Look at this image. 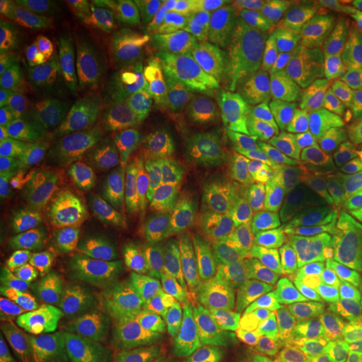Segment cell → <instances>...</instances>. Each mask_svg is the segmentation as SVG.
I'll return each mask as SVG.
<instances>
[{
  "mask_svg": "<svg viewBox=\"0 0 362 362\" xmlns=\"http://www.w3.org/2000/svg\"><path fill=\"white\" fill-rule=\"evenodd\" d=\"M189 166L202 223L232 226L250 214L265 178L264 146L235 107L211 94L189 101Z\"/></svg>",
  "mask_w": 362,
  "mask_h": 362,
  "instance_id": "cell-1",
  "label": "cell"
},
{
  "mask_svg": "<svg viewBox=\"0 0 362 362\" xmlns=\"http://www.w3.org/2000/svg\"><path fill=\"white\" fill-rule=\"evenodd\" d=\"M260 270L255 240L242 230L225 228L181 262L160 302L131 330L128 341L144 346L230 319Z\"/></svg>",
  "mask_w": 362,
  "mask_h": 362,
  "instance_id": "cell-2",
  "label": "cell"
},
{
  "mask_svg": "<svg viewBox=\"0 0 362 362\" xmlns=\"http://www.w3.org/2000/svg\"><path fill=\"white\" fill-rule=\"evenodd\" d=\"M66 194L79 223L112 247L153 245L173 228L158 192L144 129L107 161L72 168Z\"/></svg>",
  "mask_w": 362,
  "mask_h": 362,
  "instance_id": "cell-3",
  "label": "cell"
},
{
  "mask_svg": "<svg viewBox=\"0 0 362 362\" xmlns=\"http://www.w3.org/2000/svg\"><path fill=\"white\" fill-rule=\"evenodd\" d=\"M362 220V192L354 153L302 166L272 197L262 223L272 255L314 248Z\"/></svg>",
  "mask_w": 362,
  "mask_h": 362,
  "instance_id": "cell-4",
  "label": "cell"
},
{
  "mask_svg": "<svg viewBox=\"0 0 362 362\" xmlns=\"http://www.w3.org/2000/svg\"><path fill=\"white\" fill-rule=\"evenodd\" d=\"M279 115L285 151L298 168L354 153L362 84L305 71L284 83Z\"/></svg>",
  "mask_w": 362,
  "mask_h": 362,
  "instance_id": "cell-5",
  "label": "cell"
},
{
  "mask_svg": "<svg viewBox=\"0 0 362 362\" xmlns=\"http://www.w3.org/2000/svg\"><path fill=\"white\" fill-rule=\"evenodd\" d=\"M173 274L168 253L115 245L79 260L71 296L106 315L117 330L134 329L160 302Z\"/></svg>",
  "mask_w": 362,
  "mask_h": 362,
  "instance_id": "cell-6",
  "label": "cell"
},
{
  "mask_svg": "<svg viewBox=\"0 0 362 362\" xmlns=\"http://www.w3.org/2000/svg\"><path fill=\"white\" fill-rule=\"evenodd\" d=\"M260 275L255 317L265 327L300 329L351 309L315 250L272 255Z\"/></svg>",
  "mask_w": 362,
  "mask_h": 362,
  "instance_id": "cell-7",
  "label": "cell"
},
{
  "mask_svg": "<svg viewBox=\"0 0 362 362\" xmlns=\"http://www.w3.org/2000/svg\"><path fill=\"white\" fill-rule=\"evenodd\" d=\"M143 111L158 192L173 228L189 238L197 221V202L189 166V126L178 89L173 84L151 89L144 98Z\"/></svg>",
  "mask_w": 362,
  "mask_h": 362,
  "instance_id": "cell-8",
  "label": "cell"
},
{
  "mask_svg": "<svg viewBox=\"0 0 362 362\" xmlns=\"http://www.w3.org/2000/svg\"><path fill=\"white\" fill-rule=\"evenodd\" d=\"M17 320L25 344L69 359L96 356L121 344V330L76 297L37 298Z\"/></svg>",
  "mask_w": 362,
  "mask_h": 362,
  "instance_id": "cell-9",
  "label": "cell"
},
{
  "mask_svg": "<svg viewBox=\"0 0 362 362\" xmlns=\"http://www.w3.org/2000/svg\"><path fill=\"white\" fill-rule=\"evenodd\" d=\"M226 24L228 33L206 52V57L267 83H275L291 71V39L282 25L248 19L230 8H226Z\"/></svg>",
  "mask_w": 362,
  "mask_h": 362,
  "instance_id": "cell-10",
  "label": "cell"
},
{
  "mask_svg": "<svg viewBox=\"0 0 362 362\" xmlns=\"http://www.w3.org/2000/svg\"><path fill=\"white\" fill-rule=\"evenodd\" d=\"M24 49L49 64L88 76L123 71L131 62L126 44L94 37L45 12L39 16Z\"/></svg>",
  "mask_w": 362,
  "mask_h": 362,
  "instance_id": "cell-11",
  "label": "cell"
},
{
  "mask_svg": "<svg viewBox=\"0 0 362 362\" xmlns=\"http://www.w3.org/2000/svg\"><path fill=\"white\" fill-rule=\"evenodd\" d=\"M253 319L238 314L141 346L128 362H240L255 349Z\"/></svg>",
  "mask_w": 362,
  "mask_h": 362,
  "instance_id": "cell-12",
  "label": "cell"
},
{
  "mask_svg": "<svg viewBox=\"0 0 362 362\" xmlns=\"http://www.w3.org/2000/svg\"><path fill=\"white\" fill-rule=\"evenodd\" d=\"M285 30L292 47L312 61L322 64H344L352 57L349 30L336 2H291Z\"/></svg>",
  "mask_w": 362,
  "mask_h": 362,
  "instance_id": "cell-13",
  "label": "cell"
},
{
  "mask_svg": "<svg viewBox=\"0 0 362 362\" xmlns=\"http://www.w3.org/2000/svg\"><path fill=\"white\" fill-rule=\"evenodd\" d=\"M47 79L34 57L12 49L0 54V134L34 128L47 115Z\"/></svg>",
  "mask_w": 362,
  "mask_h": 362,
  "instance_id": "cell-14",
  "label": "cell"
},
{
  "mask_svg": "<svg viewBox=\"0 0 362 362\" xmlns=\"http://www.w3.org/2000/svg\"><path fill=\"white\" fill-rule=\"evenodd\" d=\"M40 11L106 40L131 39L141 30V6L124 0H42Z\"/></svg>",
  "mask_w": 362,
  "mask_h": 362,
  "instance_id": "cell-15",
  "label": "cell"
},
{
  "mask_svg": "<svg viewBox=\"0 0 362 362\" xmlns=\"http://www.w3.org/2000/svg\"><path fill=\"white\" fill-rule=\"evenodd\" d=\"M59 210L57 183L47 158L35 161L0 189L2 220L51 230ZM52 232V230H51Z\"/></svg>",
  "mask_w": 362,
  "mask_h": 362,
  "instance_id": "cell-16",
  "label": "cell"
},
{
  "mask_svg": "<svg viewBox=\"0 0 362 362\" xmlns=\"http://www.w3.org/2000/svg\"><path fill=\"white\" fill-rule=\"evenodd\" d=\"M39 298L72 297L79 262L69 243L51 230H39L19 262Z\"/></svg>",
  "mask_w": 362,
  "mask_h": 362,
  "instance_id": "cell-17",
  "label": "cell"
},
{
  "mask_svg": "<svg viewBox=\"0 0 362 362\" xmlns=\"http://www.w3.org/2000/svg\"><path fill=\"white\" fill-rule=\"evenodd\" d=\"M357 347L349 329L332 320L293 329L282 344L288 362H351Z\"/></svg>",
  "mask_w": 362,
  "mask_h": 362,
  "instance_id": "cell-18",
  "label": "cell"
},
{
  "mask_svg": "<svg viewBox=\"0 0 362 362\" xmlns=\"http://www.w3.org/2000/svg\"><path fill=\"white\" fill-rule=\"evenodd\" d=\"M314 250L324 269L336 280L347 304L354 307L362 298V220L325 238Z\"/></svg>",
  "mask_w": 362,
  "mask_h": 362,
  "instance_id": "cell-19",
  "label": "cell"
},
{
  "mask_svg": "<svg viewBox=\"0 0 362 362\" xmlns=\"http://www.w3.org/2000/svg\"><path fill=\"white\" fill-rule=\"evenodd\" d=\"M165 6L202 52L206 54L228 33L226 8L216 0H170Z\"/></svg>",
  "mask_w": 362,
  "mask_h": 362,
  "instance_id": "cell-20",
  "label": "cell"
},
{
  "mask_svg": "<svg viewBox=\"0 0 362 362\" xmlns=\"http://www.w3.org/2000/svg\"><path fill=\"white\" fill-rule=\"evenodd\" d=\"M64 143L72 166L78 170L96 166L117 153L111 139L98 126L89 104L66 119Z\"/></svg>",
  "mask_w": 362,
  "mask_h": 362,
  "instance_id": "cell-21",
  "label": "cell"
},
{
  "mask_svg": "<svg viewBox=\"0 0 362 362\" xmlns=\"http://www.w3.org/2000/svg\"><path fill=\"white\" fill-rule=\"evenodd\" d=\"M49 138L34 128L0 134V189L22 171L45 158Z\"/></svg>",
  "mask_w": 362,
  "mask_h": 362,
  "instance_id": "cell-22",
  "label": "cell"
},
{
  "mask_svg": "<svg viewBox=\"0 0 362 362\" xmlns=\"http://www.w3.org/2000/svg\"><path fill=\"white\" fill-rule=\"evenodd\" d=\"M94 119L104 134L121 151L136 134L134 112L129 103L110 88H99L88 101Z\"/></svg>",
  "mask_w": 362,
  "mask_h": 362,
  "instance_id": "cell-23",
  "label": "cell"
},
{
  "mask_svg": "<svg viewBox=\"0 0 362 362\" xmlns=\"http://www.w3.org/2000/svg\"><path fill=\"white\" fill-rule=\"evenodd\" d=\"M37 298L33 282L21 265L0 270V315L19 319Z\"/></svg>",
  "mask_w": 362,
  "mask_h": 362,
  "instance_id": "cell-24",
  "label": "cell"
},
{
  "mask_svg": "<svg viewBox=\"0 0 362 362\" xmlns=\"http://www.w3.org/2000/svg\"><path fill=\"white\" fill-rule=\"evenodd\" d=\"M42 13L39 4L29 0H2L0 2V33L13 44L24 47L35 22Z\"/></svg>",
  "mask_w": 362,
  "mask_h": 362,
  "instance_id": "cell-25",
  "label": "cell"
},
{
  "mask_svg": "<svg viewBox=\"0 0 362 362\" xmlns=\"http://www.w3.org/2000/svg\"><path fill=\"white\" fill-rule=\"evenodd\" d=\"M39 230L24 223L2 220L0 223V269L19 265L27 245Z\"/></svg>",
  "mask_w": 362,
  "mask_h": 362,
  "instance_id": "cell-26",
  "label": "cell"
},
{
  "mask_svg": "<svg viewBox=\"0 0 362 362\" xmlns=\"http://www.w3.org/2000/svg\"><path fill=\"white\" fill-rule=\"evenodd\" d=\"M336 6L349 30L352 54L362 62V0H337Z\"/></svg>",
  "mask_w": 362,
  "mask_h": 362,
  "instance_id": "cell-27",
  "label": "cell"
},
{
  "mask_svg": "<svg viewBox=\"0 0 362 362\" xmlns=\"http://www.w3.org/2000/svg\"><path fill=\"white\" fill-rule=\"evenodd\" d=\"M0 362H72V359L37 349L29 344H22L16 349L0 354Z\"/></svg>",
  "mask_w": 362,
  "mask_h": 362,
  "instance_id": "cell-28",
  "label": "cell"
},
{
  "mask_svg": "<svg viewBox=\"0 0 362 362\" xmlns=\"http://www.w3.org/2000/svg\"><path fill=\"white\" fill-rule=\"evenodd\" d=\"M25 344L19 320L13 317L0 315V354L8 352Z\"/></svg>",
  "mask_w": 362,
  "mask_h": 362,
  "instance_id": "cell-29",
  "label": "cell"
},
{
  "mask_svg": "<svg viewBox=\"0 0 362 362\" xmlns=\"http://www.w3.org/2000/svg\"><path fill=\"white\" fill-rule=\"evenodd\" d=\"M240 362H288L282 349H275V347H260V349H253L245 359Z\"/></svg>",
  "mask_w": 362,
  "mask_h": 362,
  "instance_id": "cell-30",
  "label": "cell"
},
{
  "mask_svg": "<svg viewBox=\"0 0 362 362\" xmlns=\"http://www.w3.org/2000/svg\"><path fill=\"white\" fill-rule=\"evenodd\" d=\"M72 362H128L123 349V344L111 347V349L99 352L96 356L83 357V359H72Z\"/></svg>",
  "mask_w": 362,
  "mask_h": 362,
  "instance_id": "cell-31",
  "label": "cell"
},
{
  "mask_svg": "<svg viewBox=\"0 0 362 362\" xmlns=\"http://www.w3.org/2000/svg\"><path fill=\"white\" fill-rule=\"evenodd\" d=\"M356 357H357V362H362V342L359 344V347H357Z\"/></svg>",
  "mask_w": 362,
  "mask_h": 362,
  "instance_id": "cell-32",
  "label": "cell"
},
{
  "mask_svg": "<svg viewBox=\"0 0 362 362\" xmlns=\"http://www.w3.org/2000/svg\"><path fill=\"white\" fill-rule=\"evenodd\" d=\"M359 185H361V192H362V168L359 170Z\"/></svg>",
  "mask_w": 362,
  "mask_h": 362,
  "instance_id": "cell-33",
  "label": "cell"
}]
</instances>
